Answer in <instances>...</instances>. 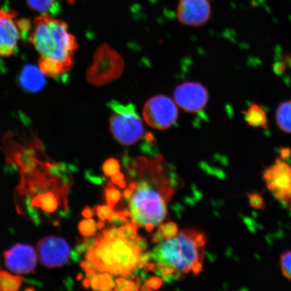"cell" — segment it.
I'll return each mask as SVG.
<instances>
[{"mask_svg":"<svg viewBox=\"0 0 291 291\" xmlns=\"http://www.w3.org/2000/svg\"><path fill=\"white\" fill-rule=\"evenodd\" d=\"M143 116L151 128L164 130L176 124L178 118V107L169 96L157 95L146 101Z\"/></svg>","mask_w":291,"mask_h":291,"instance_id":"obj_6","label":"cell"},{"mask_svg":"<svg viewBox=\"0 0 291 291\" xmlns=\"http://www.w3.org/2000/svg\"><path fill=\"white\" fill-rule=\"evenodd\" d=\"M276 122L280 130L291 133V100L280 103L276 111Z\"/></svg>","mask_w":291,"mask_h":291,"instance_id":"obj_14","label":"cell"},{"mask_svg":"<svg viewBox=\"0 0 291 291\" xmlns=\"http://www.w3.org/2000/svg\"><path fill=\"white\" fill-rule=\"evenodd\" d=\"M6 266L13 273L29 275L35 270L37 254L31 245L16 243L4 253Z\"/></svg>","mask_w":291,"mask_h":291,"instance_id":"obj_10","label":"cell"},{"mask_svg":"<svg viewBox=\"0 0 291 291\" xmlns=\"http://www.w3.org/2000/svg\"><path fill=\"white\" fill-rule=\"evenodd\" d=\"M23 278L8 271L0 270V291H19Z\"/></svg>","mask_w":291,"mask_h":291,"instance_id":"obj_16","label":"cell"},{"mask_svg":"<svg viewBox=\"0 0 291 291\" xmlns=\"http://www.w3.org/2000/svg\"><path fill=\"white\" fill-rule=\"evenodd\" d=\"M159 229L161 230L164 238L170 239L173 238L177 236L178 232V225L173 222L163 224L159 226Z\"/></svg>","mask_w":291,"mask_h":291,"instance_id":"obj_24","label":"cell"},{"mask_svg":"<svg viewBox=\"0 0 291 291\" xmlns=\"http://www.w3.org/2000/svg\"><path fill=\"white\" fill-rule=\"evenodd\" d=\"M147 281L148 280L144 281L143 284H142V286H140V291H152V288L148 285Z\"/></svg>","mask_w":291,"mask_h":291,"instance_id":"obj_36","label":"cell"},{"mask_svg":"<svg viewBox=\"0 0 291 291\" xmlns=\"http://www.w3.org/2000/svg\"><path fill=\"white\" fill-rule=\"evenodd\" d=\"M262 180L274 197L286 207L291 206V165L277 157L262 172Z\"/></svg>","mask_w":291,"mask_h":291,"instance_id":"obj_5","label":"cell"},{"mask_svg":"<svg viewBox=\"0 0 291 291\" xmlns=\"http://www.w3.org/2000/svg\"><path fill=\"white\" fill-rule=\"evenodd\" d=\"M37 251L41 263L51 268L63 266L71 255L68 242L57 236H48L41 239L38 242Z\"/></svg>","mask_w":291,"mask_h":291,"instance_id":"obj_8","label":"cell"},{"mask_svg":"<svg viewBox=\"0 0 291 291\" xmlns=\"http://www.w3.org/2000/svg\"><path fill=\"white\" fill-rule=\"evenodd\" d=\"M174 99L183 111L189 113H197L208 104L209 93L206 88L199 83L185 82L174 90Z\"/></svg>","mask_w":291,"mask_h":291,"instance_id":"obj_7","label":"cell"},{"mask_svg":"<svg viewBox=\"0 0 291 291\" xmlns=\"http://www.w3.org/2000/svg\"><path fill=\"white\" fill-rule=\"evenodd\" d=\"M25 291H36V290H34L33 288H27V289H26Z\"/></svg>","mask_w":291,"mask_h":291,"instance_id":"obj_39","label":"cell"},{"mask_svg":"<svg viewBox=\"0 0 291 291\" xmlns=\"http://www.w3.org/2000/svg\"><path fill=\"white\" fill-rule=\"evenodd\" d=\"M119 170H120V165L118 161L115 159H110L103 166V171L107 176H113V174L118 173Z\"/></svg>","mask_w":291,"mask_h":291,"instance_id":"obj_27","label":"cell"},{"mask_svg":"<svg viewBox=\"0 0 291 291\" xmlns=\"http://www.w3.org/2000/svg\"><path fill=\"white\" fill-rule=\"evenodd\" d=\"M81 266L82 269L84 271H86V273L92 274V275H96V274L99 273V271L98 269L96 268L95 265L91 262V261L86 260L83 261L81 263Z\"/></svg>","mask_w":291,"mask_h":291,"instance_id":"obj_30","label":"cell"},{"mask_svg":"<svg viewBox=\"0 0 291 291\" xmlns=\"http://www.w3.org/2000/svg\"><path fill=\"white\" fill-rule=\"evenodd\" d=\"M248 203L256 210H264L266 209V203L263 196L257 191L247 193Z\"/></svg>","mask_w":291,"mask_h":291,"instance_id":"obj_21","label":"cell"},{"mask_svg":"<svg viewBox=\"0 0 291 291\" xmlns=\"http://www.w3.org/2000/svg\"><path fill=\"white\" fill-rule=\"evenodd\" d=\"M109 107L112 110L110 129L114 139L124 146H131L139 142L145 132L143 123L134 106L113 101L109 103Z\"/></svg>","mask_w":291,"mask_h":291,"instance_id":"obj_3","label":"cell"},{"mask_svg":"<svg viewBox=\"0 0 291 291\" xmlns=\"http://www.w3.org/2000/svg\"><path fill=\"white\" fill-rule=\"evenodd\" d=\"M129 218H131L130 211L124 210L119 212H113L111 217H109V223L111 224L113 227L118 226H123L129 223Z\"/></svg>","mask_w":291,"mask_h":291,"instance_id":"obj_19","label":"cell"},{"mask_svg":"<svg viewBox=\"0 0 291 291\" xmlns=\"http://www.w3.org/2000/svg\"><path fill=\"white\" fill-rule=\"evenodd\" d=\"M147 282L152 289L157 290L161 288L162 284H163V280L159 277H152L148 280Z\"/></svg>","mask_w":291,"mask_h":291,"instance_id":"obj_32","label":"cell"},{"mask_svg":"<svg viewBox=\"0 0 291 291\" xmlns=\"http://www.w3.org/2000/svg\"><path fill=\"white\" fill-rule=\"evenodd\" d=\"M280 266L282 275L291 280V250L284 251L280 258Z\"/></svg>","mask_w":291,"mask_h":291,"instance_id":"obj_20","label":"cell"},{"mask_svg":"<svg viewBox=\"0 0 291 291\" xmlns=\"http://www.w3.org/2000/svg\"><path fill=\"white\" fill-rule=\"evenodd\" d=\"M151 259V252L147 253H140L139 256V263H138L137 268H140L142 265L148 262Z\"/></svg>","mask_w":291,"mask_h":291,"instance_id":"obj_33","label":"cell"},{"mask_svg":"<svg viewBox=\"0 0 291 291\" xmlns=\"http://www.w3.org/2000/svg\"><path fill=\"white\" fill-rule=\"evenodd\" d=\"M22 86L30 92H37L44 86V75L40 69L32 66H27L21 75Z\"/></svg>","mask_w":291,"mask_h":291,"instance_id":"obj_12","label":"cell"},{"mask_svg":"<svg viewBox=\"0 0 291 291\" xmlns=\"http://www.w3.org/2000/svg\"><path fill=\"white\" fill-rule=\"evenodd\" d=\"M115 291H139L135 282L124 279H116Z\"/></svg>","mask_w":291,"mask_h":291,"instance_id":"obj_25","label":"cell"},{"mask_svg":"<svg viewBox=\"0 0 291 291\" xmlns=\"http://www.w3.org/2000/svg\"><path fill=\"white\" fill-rule=\"evenodd\" d=\"M28 6L32 10L42 14H55L58 12V0H27Z\"/></svg>","mask_w":291,"mask_h":291,"instance_id":"obj_15","label":"cell"},{"mask_svg":"<svg viewBox=\"0 0 291 291\" xmlns=\"http://www.w3.org/2000/svg\"><path fill=\"white\" fill-rule=\"evenodd\" d=\"M79 230L82 236L90 237L94 236L97 231V223L94 220L88 219L83 220L79 224Z\"/></svg>","mask_w":291,"mask_h":291,"instance_id":"obj_18","label":"cell"},{"mask_svg":"<svg viewBox=\"0 0 291 291\" xmlns=\"http://www.w3.org/2000/svg\"><path fill=\"white\" fill-rule=\"evenodd\" d=\"M22 36L16 12L0 8V57H10L16 52Z\"/></svg>","mask_w":291,"mask_h":291,"instance_id":"obj_9","label":"cell"},{"mask_svg":"<svg viewBox=\"0 0 291 291\" xmlns=\"http://www.w3.org/2000/svg\"><path fill=\"white\" fill-rule=\"evenodd\" d=\"M111 181L114 184L118 185L120 188L124 189L126 187V182L124 180V176L121 172H118L111 176Z\"/></svg>","mask_w":291,"mask_h":291,"instance_id":"obj_31","label":"cell"},{"mask_svg":"<svg viewBox=\"0 0 291 291\" xmlns=\"http://www.w3.org/2000/svg\"><path fill=\"white\" fill-rule=\"evenodd\" d=\"M211 12L209 0H180L177 16L183 25L200 27L209 21Z\"/></svg>","mask_w":291,"mask_h":291,"instance_id":"obj_11","label":"cell"},{"mask_svg":"<svg viewBox=\"0 0 291 291\" xmlns=\"http://www.w3.org/2000/svg\"><path fill=\"white\" fill-rule=\"evenodd\" d=\"M101 235L103 237L107 239H124L120 228L116 227H112L103 230Z\"/></svg>","mask_w":291,"mask_h":291,"instance_id":"obj_28","label":"cell"},{"mask_svg":"<svg viewBox=\"0 0 291 291\" xmlns=\"http://www.w3.org/2000/svg\"><path fill=\"white\" fill-rule=\"evenodd\" d=\"M28 38L40 59L57 64L66 74L72 68L79 44L64 21L51 15L41 14L32 23Z\"/></svg>","mask_w":291,"mask_h":291,"instance_id":"obj_1","label":"cell"},{"mask_svg":"<svg viewBox=\"0 0 291 291\" xmlns=\"http://www.w3.org/2000/svg\"><path fill=\"white\" fill-rule=\"evenodd\" d=\"M120 231L122 232L124 239L128 241L134 240L138 236V226L137 224L130 222L126 225L120 226Z\"/></svg>","mask_w":291,"mask_h":291,"instance_id":"obj_23","label":"cell"},{"mask_svg":"<svg viewBox=\"0 0 291 291\" xmlns=\"http://www.w3.org/2000/svg\"><path fill=\"white\" fill-rule=\"evenodd\" d=\"M105 222L104 221H99L97 223V226H98V228L99 229H102L103 227L105 226Z\"/></svg>","mask_w":291,"mask_h":291,"instance_id":"obj_38","label":"cell"},{"mask_svg":"<svg viewBox=\"0 0 291 291\" xmlns=\"http://www.w3.org/2000/svg\"><path fill=\"white\" fill-rule=\"evenodd\" d=\"M207 237L196 229L181 230L178 236L161 242L151 252L157 262L169 265L183 274L192 271L197 276L202 271Z\"/></svg>","mask_w":291,"mask_h":291,"instance_id":"obj_2","label":"cell"},{"mask_svg":"<svg viewBox=\"0 0 291 291\" xmlns=\"http://www.w3.org/2000/svg\"><path fill=\"white\" fill-rule=\"evenodd\" d=\"M164 239L165 238H164L163 234H162L161 230L158 228V230L155 232L154 236H153L152 241L153 243H159L163 242Z\"/></svg>","mask_w":291,"mask_h":291,"instance_id":"obj_35","label":"cell"},{"mask_svg":"<svg viewBox=\"0 0 291 291\" xmlns=\"http://www.w3.org/2000/svg\"><path fill=\"white\" fill-rule=\"evenodd\" d=\"M129 243L132 245V246L139 250L140 253L142 251H145L148 248V243L146 239L143 238V237H138L137 239L134 240L129 241Z\"/></svg>","mask_w":291,"mask_h":291,"instance_id":"obj_29","label":"cell"},{"mask_svg":"<svg viewBox=\"0 0 291 291\" xmlns=\"http://www.w3.org/2000/svg\"><path fill=\"white\" fill-rule=\"evenodd\" d=\"M95 212L100 221L105 222L109 219L112 213L113 212V208L108 206V205L107 206L97 205L95 208Z\"/></svg>","mask_w":291,"mask_h":291,"instance_id":"obj_26","label":"cell"},{"mask_svg":"<svg viewBox=\"0 0 291 291\" xmlns=\"http://www.w3.org/2000/svg\"><path fill=\"white\" fill-rule=\"evenodd\" d=\"M94 212H95V210H93L91 207L86 206L84 208L82 215L86 219H89V218L93 217L94 213H95Z\"/></svg>","mask_w":291,"mask_h":291,"instance_id":"obj_34","label":"cell"},{"mask_svg":"<svg viewBox=\"0 0 291 291\" xmlns=\"http://www.w3.org/2000/svg\"><path fill=\"white\" fill-rule=\"evenodd\" d=\"M83 285L86 288H89L90 286V279L86 278V279L83 280Z\"/></svg>","mask_w":291,"mask_h":291,"instance_id":"obj_37","label":"cell"},{"mask_svg":"<svg viewBox=\"0 0 291 291\" xmlns=\"http://www.w3.org/2000/svg\"><path fill=\"white\" fill-rule=\"evenodd\" d=\"M105 198L108 206L113 207L118 203L120 201L122 194L118 189L112 187L111 184H109L108 187L105 189Z\"/></svg>","mask_w":291,"mask_h":291,"instance_id":"obj_22","label":"cell"},{"mask_svg":"<svg viewBox=\"0 0 291 291\" xmlns=\"http://www.w3.org/2000/svg\"><path fill=\"white\" fill-rule=\"evenodd\" d=\"M90 286L94 291H109L115 287L113 276L109 273L94 275L90 279Z\"/></svg>","mask_w":291,"mask_h":291,"instance_id":"obj_17","label":"cell"},{"mask_svg":"<svg viewBox=\"0 0 291 291\" xmlns=\"http://www.w3.org/2000/svg\"><path fill=\"white\" fill-rule=\"evenodd\" d=\"M124 67L122 55L107 43H103L94 53L93 63L88 68L86 80L94 86L106 85L122 74Z\"/></svg>","mask_w":291,"mask_h":291,"instance_id":"obj_4","label":"cell"},{"mask_svg":"<svg viewBox=\"0 0 291 291\" xmlns=\"http://www.w3.org/2000/svg\"><path fill=\"white\" fill-rule=\"evenodd\" d=\"M243 118L248 126L253 128H268V117L266 111L258 103H251L243 111Z\"/></svg>","mask_w":291,"mask_h":291,"instance_id":"obj_13","label":"cell"},{"mask_svg":"<svg viewBox=\"0 0 291 291\" xmlns=\"http://www.w3.org/2000/svg\"><path fill=\"white\" fill-rule=\"evenodd\" d=\"M109 291H113V290H109ZM114 291H115V290H114Z\"/></svg>","mask_w":291,"mask_h":291,"instance_id":"obj_40","label":"cell"}]
</instances>
